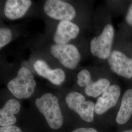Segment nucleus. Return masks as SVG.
Wrapping results in <instances>:
<instances>
[{
	"label": "nucleus",
	"instance_id": "15",
	"mask_svg": "<svg viewBox=\"0 0 132 132\" xmlns=\"http://www.w3.org/2000/svg\"><path fill=\"white\" fill-rule=\"evenodd\" d=\"M12 38V33L10 28H2L0 29V48L10 42Z\"/></svg>",
	"mask_w": 132,
	"mask_h": 132
},
{
	"label": "nucleus",
	"instance_id": "4",
	"mask_svg": "<svg viewBox=\"0 0 132 132\" xmlns=\"http://www.w3.org/2000/svg\"><path fill=\"white\" fill-rule=\"evenodd\" d=\"M68 107L77 113L87 122H92L94 119V105L91 101H86L85 97L77 92H71L66 95Z\"/></svg>",
	"mask_w": 132,
	"mask_h": 132
},
{
	"label": "nucleus",
	"instance_id": "5",
	"mask_svg": "<svg viewBox=\"0 0 132 132\" xmlns=\"http://www.w3.org/2000/svg\"><path fill=\"white\" fill-rule=\"evenodd\" d=\"M50 52L63 66L70 70L75 69L81 59L78 49L71 44H54L51 46Z\"/></svg>",
	"mask_w": 132,
	"mask_h": 132
},
{
	"label": "nucleus",
	"instance_id": "17",
	"mask_svg": "<svg viewBox=\"0 0 132 132\" xmlns=\"http://www.w3.org/2000/svg\"><path fill=\"white\" fill-rule=\"evenodd\" d=\"M0 132H22V131L18 127L14 125H12L1 127Z\"/></svg>",
	"mask_w": 132,
	"mask_h": 132
},
{
	"label": "nucleus",
	"instance_id": "14",
	"mask_svg": "<svg viewBox=\"0 0 132 132\" xmlns=\"http://www.w3.org/2000/svg\"><path fill=\"white\" fill-rule=\"evenodd\" d=\"M110 86V81L106 78H101L95 82L92 80L85 87V93L90 97H96L102 94Z\"/></svg>",
	"mask_w": 132,
	"mask_h": 132
},
{
	"label": "nucleus",
	"instance_id": "9",
	"mask_svg": "<svg viewBox=\"0 0 132 132\" xmlns=\"http://www.w3.org/2000/svg\"><path fill=\"white\" fill-rule=\"evenodd\" d=\"M78 26L71 21H61L57 27L53 39L57 44H66L76 38L79 33Z\"/></svg>",
	"mask_w": 132,
	"mask_h": 132
},
{
	"label": "nucleus",
	"instance_id": "7",
	"mask_svg": "<svg viewBox=\"0 0 132 132\" xmlns=\"http://www.w3.org/2000/svg\"><path fill=\"white\" fill-rule=\"evenodd\" d=\"M111 70L127 79L132 77V59L118 51H113L107 59Z\"/></svg>",
	"mask_w": 132,
	"mask_h": 132
},
{
	"label": "nucleus",
	"instance_id": "2",
	"mask_svg": "<svg viewBox=\"0 0 132 132\" xmlns=\"http://www.w3.org/2000/svg\"><path fill=\"white\" fill-rule=\"evenodd\" d=\"M36 82L32 72L28 69L21 67L17 75L7 84L10 92L19 99L28 98L34 92Z\"/></svg>",
	"mask_w": 132,
	"mask_h": 132
},
{
	"label": "nucleus",
	"instance_id": "1",
	"mask_svg": "<svg viewBox=\"0 0 132 132\" xmlns=\"http://www.w3.org/2000/svg\"><path fill=\"white\" fill-rule=\"evenodd\" d=\"M39 111L44 116L48 126L53 130L61 128L63 118L55 95L50 93H45L35 101Z\"/></svg>",
	"mask_w": 132,
	"mask_h": 132
},
{
	"label": "nucleus",
	"instance_id": "11",
	"mask_svg": "<svg viewBox=\"0 0 132 132\" xmlns=\"http://www.w3.org/2000/svg\"><path fill=\"white\" fill-rule=\"evenodd\" d=\"M31 4L30 0H7L4 7L5 16L11 20L20 19L27 13Z\"/></svg>",
	"mask_w": 132,
	"mask_h": 132
},
{
	"label": "nucleus",
	"instance_id": "16",
	"mask_svg": "<svg viewBox=\"0 0 132 132\" xmlns=\"http://www.w3.org/2000/svg\"><path fill=\"white\" fill-rule=\"evenodd\" d=\"M92 80L90 73L87 70H82L77 75V84L80 87H86Z\"/></svg>",
	"mask_w": 132,
	"mask_h": 132
},
{
	"label": "nucleus",
	"instance_id": "18",
	"mask_svg": "<svg viewBox=\"0 0 132 132\" xmlns=\"http://www.w3.org/2000/svg\"><path fill=\"white\" fill-rule=\"evenodd\" d=\"M125 20L127 24L132 26V3L128 10Z\"/></svg>",
	"mask_w": 132,
	"mask_h": 132
},
{
	"label": "nucleus",
	"instance_id": "13",
	"mask_svg": "<svg viewBox=\"0 0 132 132\" xmlns=\"http://www.w3.org/2000/svg\"><path fill=\"white\" fill-rule=\"evenodd\" d=\"M132 116V89L126 90L123 95L121 105L116 117L118 124H125Z\"/></svg>",
	"mask_w": 132,
	"mask_h": 132
},
{
	"label": "nucleus",
	"instance_id": "19",
	"mask_svg": "<svg viewBox=\"0 0 132 132\" xmlns=\"http://www.w3.org/2000/svg\"><path fill=\"white\" fill-rule=\"evenodd\" d=\"M71 132H98L93 128H79L73 130Z\"/></svg>",
	"mask_w": 132,
	"mask_h": 132
},
{
	"label": "nucleus",
	"instance_id": "12",
	"mask_svg": "<svg viewBox=\"0 0 132 132\" xmlns=\"http://www.w3.org/2000/svg\"><path fill=\"white\" fill-rule=\"evenodd\" d=\"M21 104L14 99L9 100L0 110L1 127L14 125L17 122L15 114L19 112Z\"/></svg>",
	"mask_w": 132,
	"mask_h": 132
},
{
	"label": "nucleus",
	"instance_id": "10",
	"mask_svg": "<svg viewBox=\"0 0 132 132\" xmlns=\"http://www.w3.org/2000/svg\"><path fill=\"white\" fill-rule=\"evenodd\" d=\"M34 70L39 76L50 81L53 84L60 85L65 81L66 75L61 69H51L46 62L37 60L33 64Z\"/></svg>",
	"mask_w": 132,
	"mask_h": 132
},
{
	"label": "nucleus",
	"instance_id": "20",
	"mask_svg": "<svg viewBox=\"0 0 132 132\" xmlns=\"http://www.w3.org/2000/svg\"><path fill=\"white\" fill-rule=\"evenodd\" d=\"M123 132H132V130H128L123 131Z\"/></svg>",
	"mask_w": 132,
	"mask_h": 132
},
{
	"label": "nucleus",
	"instance_id": "3",
	"mask_svg": "<svg viewBox=\"0 0 132 132\" xmlns=\"http://www.w3.org/2000/svg\"><path fill=\"white\" fill-rule=\"evenodd\" d=\"M114 35V29L113 26L106 24L99 36L92 40L90 44L92 54L101 59H108L112 52Z\"/></svg>",
	"mask_w": 132,
	"mask_h": 132
},
{
	"label": "nucleus",
	"instance_id": "6",
	"mask_svg": "<svg viewBox=\"0 0 132 132\" xmlns=\"http://www.w3.org/2000/svg\"><path fill=\"white\" fill-rule=\"evenodd\" d=\"M44 10L52 19L71 21L76 17V11L70 4L60 0H47L44 5Z\"/></svg>",
	"mask_w": 132,
	"mask_h": 132
},
{
	"label": "nucleus",
	"instance_id": "8",
	"mask_svg": "<svg viewBox=\"0 0 132 132\" xmlns=\"http://www.w3.org/2000/svg\"><path fill=\"white\" fill-rule=\"evenodd\" d=\"M120 94L121 90L118 85H111L97 99L94 105V112L101 115L113 108L117 104Z\"/></svg>",
	"mask_w": 132,
	"mask_h": 132
}]
</instances>
